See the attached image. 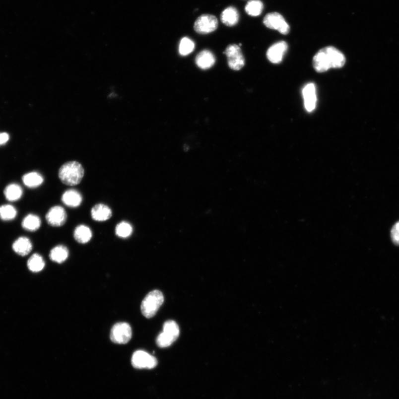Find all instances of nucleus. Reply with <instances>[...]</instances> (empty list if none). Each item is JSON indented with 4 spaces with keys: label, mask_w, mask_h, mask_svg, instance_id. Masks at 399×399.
Here are the masks:
<instances>
[{
    "label": "nucleus",
    "mask_w": 399,
    "mask_h": 399,
    "mask_svg": "<svg viewBox=\"0 0 399 399\" xmlns=\"http://www.w3.org/2000/svg\"><path fill=\"white\" fill-rule=\"evenodd\" d=\"M345 62L341 51L334 47L328 46L317 52L313 59V66L316 72L323 73L331 68L343 67Z\"/></svg>",
    "instance_id": "nucleus-1"
},
{
    "label": "nucleus",
    "mask_w": 399,
    "mask_h": 399,
    "mask_svg": "<svg viewBox=\"0 0 399 399\" xmlns=\"http://www.w3.org/2000/svg\"><path fill=\"white\" fill-rule=\"evenodd\" d=\"M84 170L81 164L77 161H72L64 164L59 170V176L61 181L69 186H75L81 182Z\"/></svg>",
    "instance_id": "nucleus-2"
},
{
    "label": "nucleus",
    "mask_w": 399,
    "mask_h": 399,
    "mask_svg": "<svg viewBox=\"0 0 399 399\" xmlns=\"http://www.w3.org/2000/svg\"><path fill=\"white\" fill-rule=\"evenodd\" d=\"M164 300L163 294L160 291L154 290L149 292L141 303L142 314L147 318L154 317L163 305Z\"/></svg>",
    "instance_id": "nucleus-3"
},
{
    "label": "nucleus",
    "mask_w": 399,
    "mask_h": 399,
    "mask_svg": "<svg viewBox=\"0 0 399 399\" xmlns=\"http://www.w3.org/2000/svg\"><path fill=\"white\" fill-rule=\"evenodd\" d=\"M179 328L173 321H166L163 326V331L156 338V344L160 348H166L172 345L179 336Z\"/></svg>",
    "instance_id": "nucleus-4"
},
{
    "label": "nucleus",
    "mask_w": 399,
    "mask_h": 399,
    "mask_svg": "<svg viewBox=\"0 0 399 399\" xmlns=\"http://www.w3.org/2000/svg\"><path fill=\"white\" fill-rule=\"evenodd\" d=\"M132 331L130 325L127 323H118L112 328L111 332V339L114 343L125 344L132 338Z\"/></svg>",
    "instance_id": "nucleus-5"
},
{
    "label": "nucleus",
    "mask_w": 399,
    "mask_h": 399,
    "mask_svg": "<svg viewBox=\"0 0 399 399\" xmlns=\"http://www.w3.org/2000/svg\"><path fill=\"white\" fill-rule=\"evenodd\" d=\"M225 54L227 58L228 65L231 69L239 70L244 67L245 60L240 46L230 45L227 47Z\"/></svg>",
    "instance_id": "nucleus-6"
},
{
    "label": "nucleus",
    "mask_w": 399,
    "mask_h": 399,
    "mask_svg": "<svg viewBox=\"0 0 399 399\" xmlns=\"http://www.w3.org/2000/svg\"><path fill=\"white\" fill-rule=\"evenodd\" d=\"M264 23L270 29L277 30L282 35H287L290 30V28L284 17L277 12L267 14L264 18Z\"/></svg>",
    "instance_id": "nucleus-7"
},
{
    "label": "nucleus",
    "mask_w": 399,
    "mask_h": 399,
    "mask_svg": "<svg viewBox=\"0 0 399 399\" xmlns=\"http://www.w3.org/2000/svg\"><path fill=\"white\" fill-rule=\"evenodd\" d=\"M194 27L195 31L199 34H208L217 29L218 20L215 16L205 14L198 17Z\"/></svg>",
    "instance_id": "nucleus-8"
},
{
    "label": "nucleus",
    "mask_w": 399,
    "mask_h": 399,
    "mask_svg": "<svg viewBox=\"0 0 399 399\" xmlns=\"http://www.w3.org/2000/svg\"><path fill=\"white\" fill-rule=\"evenodd\" d=\"M132 364L137 369H153L157 365L158 361L146 351L137 350L132 356Z\"/></svg>",
    "instance_id": "nucleus-9"
},
{
    "label": "nucleus",
    "mask_w": 399,
    "mask_h": 399,
    "mask_svg": "<svg viewBox=\"0 0 399 399\" xmlns=\"http://www.w3.org/2000/svg\"><path fill=\"white\" fill-rule=\"evenodd\" d=\"M66 217L67 216L65 209L60 206L51 208L46 216L48 224L55 227L63 226L66 221Z\"/></svg>",
    "instance_id": "nucleus-10"
},
{
    "label": "nucleus",
    "mask_w": 399,
    "mask_h": 399,
    "mask_svg": "<svg viewBox=\"0 0 399 399\" xmlns=\"http://www.w3.org/2000/svg\"><path fill=\"white\" fill-rule=\"evenodd\" d=\"M288 48V45L286 42L282 41L275 43L269 47L267 52L268 60L272 64L281 63Z\"/></svg>",
    "instance_id": "nucleus-11"
},
{
    "label": "nucleus",
    "mask_w": 399,
    "mask_h": 399,
    "mask_svg": "<svg viewBox=\"0 0 399 399\" xmlns=\"http://www.w3.org/2000/svg\"><path fill=\"white\" fill-rule=\"evenodd\" d=\"M302 94L305 108L308 112L315 110L317 104L316 88L314 83L306 84L303 88Z\"/></svg>",
    "instance_id": "nucleus-12"
},
{
    "label": "nucleus",
    "mask_w": 399,
    "mask_h": 399,
    "mask_svg": "<svg viewBox=\"0 0 399 399\" xmlns=\"http://www.w3.org/2000/svg\"><path fill=\"white\" fill-rule=\"evenodd\" d=\"M215 57L211 52L203 50L197 55L196 63L200 68L208 69L212 67L215 63Z\"/></svg>",
    "instance_id": "nucleus-13"
},
{
    "label": "nucleus",
    "mask_w": 399,
    "mask_h": 399,
    "mask_svg": "<svg viewBox=\"0 0 399 399\" xmlns=\"http://www.w3.org/2000/svg\"><path fill=\"white\" fill-rule=\"evenodd\" d=\"M93 219L96 221H106L112 216L111 209L104 204L99 203L95 205L91 210Z\"/></svg>",
    "instance_id": "nucleus-14"
},
{
    "label": "nucleus",
    "mask_w": 399,
    "mask_h": 399,
    "mask_svg": "<svg viewBox=\"0 0 399 399\" xmlns=\"http://www.w3.org/2000/svg\"><path fill=\"white\" fill-rule=\"evenodd\" d=\"M62 201L68 207H77L81 204L82 197L75 190L70 189L64 193L62 197Z\"/></svg>",
    "instance_id": "nucleus-15"
},
{
    "label": "nucleus",
    "mask_w": 399,
    "mask_h": 399,
    "mask_svg": "<svg viewBox=\"0 0 399 399\" xmlns=\"http://www.w3.org/2000/svg\"><path fill=\"white\" fill-rule=\"evenodd\" d=\"M221 20L227 26H235L239 21V12L234 7H227L222 12Z\"/></svg>",
    "instance_id": "nucleus-16"
},
{
    "label": "nucleus",
    "mask_w": 399,
    "mask_h": 399,
    "mask_svg": "<svg viewBox=\"0 0 399 399\" xmlns=\"http://www.w3.org/2000/svg\"><path fill=\"white\" fill-rule=\"evenodd\" d=\"M12 248L19 255L25 256L29 254L32 249L31 242L26 237H21L14 242Z\"/></svg>",
    "instance_id": "nucleus-17"
},
{
    "label": "nucleus",
    "mask_w": 399,
    "mask_h": 399,
    "mask_svg": "<svg viewBox=\"0 0 399 399\" xmlns=\"http://www.w3.org/2000/svg\"><path fill=\"white\" fill-rule=\"evenodd\" d=\"M74 237L78 243L87 244L92 239V232L88 226L83 225H79L75 228L74 231Z\"/></svg>",
    "instance_id": "nucleus-18"
},
{
    "label": "nucleus",
    "mask_w": 399,
    "mask_h": 399,
    "mask_svg": "<svg viewBox=\"0 0 399 399\" xmlns=\"http://www.w3.org/2000/svg\"><path fill=\"white\" fill-rule=\"evenodd\" d=\"M68 255L67 248L63 245H59L52 249L50 252V258L54 262L61 264L67 259Z\"/></svg>",
    "instance_id": "nucleus-19"
},
{
    "label": "nucleus",
    "mask_w": 399,
    "mask_h": 399,
    "mask_svg": "<svg viewBox=\"0 0 399 399\" xmlns=\"http://www.w3.org/2000/svg\"><path fill=\"white\" fill-rule=\"evenodd\" d=\"M22 180L26 186L30 188L39 187L44 182L42 176L37 172H31L23 175Z\"/></svg>",
    "instance_id": "nucleus-20"
},
{
    "label": "nucleus",
    "mask_w": 399,
    "mask_h": 399,
    "mask_svg": "<svg viewBox=\"0 0 399 399\" xmlns=\"http://www.w3.org/2000/svg\"><path fill=\"white\" fill-rule=\"evenodd\" d=\"M22 193L21 187L16 184L8 185L4 191V196L9 201L18 200L21 198Z\"/></svg>",
    "instance_id": "nucleus-21"
},
{
    "label": "nucleus",
    "mask_w": 399,
    "mask_h": 399,
    "mask_svg": "<svg viewBox=\"0 0 399 399\" xmlns=\"http://www.w3.org/2000/svg\"><path fill=\"white\" fill-rule=\"evenodd\" d=\"M41 221L39 216L33 214L28 215L23 220L22 225L27 231H35L39 229Z\"/></svg>",
    "instance_id": "nucleus-22"
},
{
    "label": "nucleus",
    "mask_w": 399,
    "mask_h": 399,
    "mask_svg": "<svg viewBox=\"0 0 399 399\" xmlns=\"http://www.w3.org/2000/svg\"><path fill=\"white\" fill-rule=\"evenodd\" d=\"M45 261L41 256L39 254H33L28 261V268L33 272H39L45 267Z\"/></svg>",
    "instance_id": "nucleus-23"
},
{
    "label": "nucleus",
    "mask_w": 399,
    "mask_h": 399,
    "mask_svg": "<svg viewBox=\"0 0 399 399\" xmlns=\"http://www.w3.org/2000/svg\"><path fill=\"white\" fill-rule=\"evenodd\" d=\"M264 4L260 0H250L247 3L245 10L251 16H258L262 13Z\"/></svg>",
    "instance_id": "nucleus-24"
},
{
    "label": "nucleus",
    "mask_w": 399,
    "mask_h": 399,
    "mask_svg": "<svg viewBox=\"0 0 399 399\" xmlns=\"http://www.w3.org/2000/svg\"><path fill=\"white\" fill-rule=\"evenodd\" d=\"M16 208L10 205H4L0 206V218L3 221H10L16 217Z\"/></svg>",
    "instance_id": "nucleus-25"
},
{
    "label": "nucleus",
    "mask_w": 399,
    "mask_h": 399,
    "mask_svg": "<svg viewBox=\"0 0 399 399\" xmlns=\"http://www.w3.org/2000/svg\"><path fill=\"white\" fill-rule=\"evenodd\" d=\"M195 49V43L188 37H184L180 41L179 45V53L183 56L191 54Z\"/></svg>",
    "instance_id": "nucleus-26"
},
{
    "label": "nucleus",
    "mask_w": 399,
    "mask_h": 399,
    "mask_svg": "<svg viewBox=\"0 0 399 399\" xmlns=\"http://www.w3.org/2000/svg\"><path fill=\"white\" fill-rule=\"evenodd\" d=\"M133 228L129 223L123 221L118 224L116 228V234L121 238L126 239L132 234Z\"/></svg>",
    "instance_id": "nucleus-27"
},
{
    "label": "nucleus",
    "mask_w": 399,
    "mask_h": 399,
    "mask_svg": "<svg viewBox=\"0 0 399 399\" xmlns=\"http://www.w3.org/2000/svg\"><path fill=\"white\" fill-rule=\"evenodd\" d=\"M391 237L393 243L399 246V221L396 222L392 228Z\"/></svg>",
    "instance_id": "nucleus-28"
},
{
    "label": "nucleus",
    "mask_w": 399,
    "mask_h": 399,
    "mask_svg": "<svg viewBox=\"0 0 399 399\" xmlns=\"http://www.w3.org/2000/svg\"><path fill=\"white\" fill-rule=\"evenodd\" d=\"M9 140V135L7 133H0V145H4Z\"/></svg>",
    "instance_id": "nucleus-29"
}]
</instances>
